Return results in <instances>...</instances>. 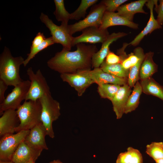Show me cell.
Instances as JSON below:
<instances>
[{
	"label": "cell",
	"mask_w": 163,
	"mask_h": 163,
	"mask_svg": "<svg viewBox=\"0 0 163 163\" xmlns=\"http://www.w3.org/2000/svg\"><path fill=\"white\" fill-rule=\"evenodd\" d=\"M76 46V50L73 51L63 48L47 61L48 66L60 74L91 69L92 56L98 51L96 46L81 43Z\"/></svg>",
	"instance_id": "1"
},
{
	"label": "cell",
	"mask_w": 163,
	"mask_h": 163,
	"mask_svg": "<svg viewBox=\"0 0 163 163\" xmlns=\"http://www.w3.org/2000/svg\"><path fill=\"white\" fill-rule=\"evenodd\" d=\"M24 60L21 56H13L8 48L5 47L0 56V79L8 86L14 87L21 83L23 80L20 68Z\"/></svg>",
	"instance_id": "2"
},
{
	"label": "cell",
	"mask_w": 163,
	"mask_h": 163,
	"mask_svg": "<svg viewBox=\"0 0 163 163\" xmlns=\"http://www.w3.org/2000/svg\"><path fill=\"white\" fill-rule=\"evenodd\" d=\"M42 107L39 100L25 101L16 110L20 123L15 132L30 130L42 123L41 117Z\"/></svg>",
	"instance_id": "3"
},
{
	"label": "cell",
	"mask_w": 163,
	"mask_h": 163,
	"mask_svg": "<svg viewBox=\"0 0 163 163\" xmlns=\"http://www.w3.org/2000/svg\"><path fill=\"white\" fill-rule=\"evenodd\" d=\"M39 100L42 107V123L46 129L47 135L53 138L55 136L52 124L61 114L60 104L53 98L51 94H46Z\"/></svg>",
	"instance_id": "4"
},
{
	"label": "cell",
	"mask_w": 163,
	"mask_h": 163,
	"mask_svg": "<svg viewBox=\"0 0 163 163\" xmlns=\"http://www.w3.org/2000/svg\"><path fill=\"white\" fill-rule=\"evenodd\" d=\"M105 11V6L102 1L98 4L92 6L88 14L83 19L74 24L68 25L67 29L69 34L72 36L75 33L81 31L87 27H99Z\"/></svg>",
	"instance_id": "5"
},
{
	"label": "cell",
	"mask_w": 163,
	"mask_h": 163,
	"mask_svg": "<svg viewBox=\"0 0 163 163\" xmlns=\"http://www.w3.org/2000/svg\"><path fill=\"white\" fill-rule=\"evenodd\" d=\"M27 72L30 84L25 101H36L46 94H51L50 88L40 69L35 73L32 68L30 67Z\"/></svg>",
	"instance_id": "6"
},
{
	"label": "cell",
	"mask_w": 163,
	"mask_h": 163,
	"mask_svg": "<svg viewBox=\"0 0 163 163\" xmlns=\"http://www.w3.org/2000/svg\"><path fill=\"white\" fill-rule=\"evenodd\" d=\"M40 18L49 29L55 43H59L62 45L63 48L70 51L72 47V42L73 37L68 31V24L61 23L60 26H58L43 13H41Z\"/></svg>",
	"instance_id": "7"
},
{
	"label": "cell",
	"mask_w": 163,
	"mask_h": 163,
	"mask_svg": "<svg viewBox=\"0 0 163 163\" xmlns=\"http://www.w3.org/2000/svg\"><path fill=\"white\" fill-rule=\"evenodd\" d=\"M30 131V130H22L15 134H7L1 137L0 161H11L14 152L21 143L24 140Z\"/></svg>",
	"instance_id": "8"
},
{
	"label": "cell",
	"mask_w": 163,
	"mask_h": 163,
	"mask_svg": "<svg viewBox=\"0 0 163 163\" xmlns=\"http://www.w3.org/2000/svg\"><path fill=\"white\" fill-rule=\"evenodd\" d=\"M30 84V80H23L14 87L3 101L0 104V115L5 110L12 109L17 110L21 105V103L26 99Z\"/></svg>",
	"instance_id": "9"
},
{
	"label": "cell",
	"mask_w": 163,
	"mask_h": 163,
	"mask_svg": "<svg viewBox=\"0 0 163 163\" xmlns=\"http://www.w3.org/2000/svg\"><path fill=\"white\" fill-rule=\"evenodd\" d=\"M91 69H85L70 73L60 74V77L64 82L75 88L79 96H82L86 89L94 83L91 75Z\"/></svg>",
	"instance_id": "10"
},
{
	"label": "cell",
	"mask_w": 163,
	"mask_h": 163,
	"mask_svg": "<svg viewBox=\"0 0 163 163\" xmlns=\"http://www.w3.org/2000/svg\"><path fill=\"white\" fill-rule=\"evenodd\" d=\"M80 35L74 37L72 46L79 43L95 44L103 43L109 35L107 29H102L99 27H91L86 28L82 31Z\"/></svg>",
	"instance_id": "11"
},
{
	"label": "cell",
	"mask_w": 163,
	"mask_h": 163,
	"mask_svg": "<svg viewBox=\"0 0 163 163\" xmlns=\"http://www.w3.org/2000/svg\"><path fill=\"white\" fill-rule=\"evenodd\" d=\"M42 150L31 147L24 141L14 152L11 161L15 163H25L30 161L35 163Z\"/></svg>",
	"instance_id": "12"
},
{
	"label": "cell",
	"mask_w": 163,
	"mask_h": 163,
	"mask_svg": "<svg viewBox=\"0 0 163 163\" xmlns=\"http://www.w3.org/2000/svg\"><path fill=\"white\" fill-rule=\"evenodd\" d=\"M127 35L122 32L113 33L109 34L103 43L100 49L93 55L92 59V68H99L110 51V46L114 42Z\"/></svg>",
	"instance_id": "13"
},
{
	"label": "cell",
	"mask_w": 163,
	"mask_h": 163,
	"mask_svg": "<svg viewBox=\"0 0 163 163\" xmlns=\"http://www.w3.org/2000/svg\"><path fill=\"white\" fill-rule=\"evenodd\" d=\"M47 135L46 129L42 123L38 124L30 130L24 140L31 147L38 149L48 150L45 140Z\"/></svg>",
	"instance_id": "14"
},
{
	"label": "cell",
	"mask_w": 163,
	"mask_h": 163,
	"mask_svg": "<svg viewBox=\"0 0 163 163\" xmlns=\"http://www.w3.org/2000/svg\"><path fill=\"white\" fill-rule=\"evenodd\" d=\"M20 123L16 110L9 109L5 111L0 118V137L9 134H14Z\"/></svg>",
	"instance_id": "15"
},
{
	"label": "cell",
	"mask_w": 163,
	"mask_h": 163,
	"mask_svg": "<svg viewBox=\"0 0 163 163\" xmlns=\"http://www.w3.org/2000/svg\"><path fill=\"white\" fill-rule=\"evenodd\" d=\"M131 88L128 84L121 86L111 101L117 119L121 118L124 113L127 99L132 91Z\"/></svg>",
	"instance_id": "16"
},
{
	"label": "cell",
	"mask_w": 163,
	"mask_h": 163,
	"mask_svg": "<svg viewBox=\"0 0 163 163\" xmlns=\"http://www.w3.org/2000/svg\"><path fill=\"white\" fill-rule=\"evenodd\" d=\"M154 4L155 0H148L145 3L146 5L149 9L150 12V16L148 22L144 29L128 43L129 45L133 46H137L145 36L156 29L162 28L161 26L158 24L154 16L153 9Z\"/></svg>",
	"instance_id": "17"
},
{
	"label": "cell",
	"mask_w": 163,
	"mask_h": 163,
	"mask_svg": "<svg viewBox=\"0 0 163 163\" xmlns=\"http://www.w3.org/2000/svg\"><path fill=\"white\" fill-rule=\"evenodd\" d=\"M122 25L133 29L138 28V24L118 14L117 13L105 11L104 14L102 23L99 28L107 29L112 26Z\"/></svg>",
	"instance_id": "18"
},
{
	"label": "cell",
	"mask_w": 163,
	"mask_h": 163,
	"mask_svg": "<svg viewBox=\"0 0 163 163\" xmlns=\"http://www.w3.org/2000/svg\"><path fill=\"white\" fill-rule=\"evenodd\" d=\"M90 73L94 83L98 85L109 84L122 86L127 84V78L117 77L105 72L100 67L94 68Z\"/></svg>",
	"instance_id": "19"
},
{
	"label": "cell",
	"mask_w": 163,
	"mask_h": 163,
	"mask_svg": "<svg viewBox=\"0 0 163 163\" xmlns=\"http://www.w3.org/2000/svg\"><path fill=\"white\" fill-rule=\"evenodd\" d=\"M148 0H139L121 5L117 9L119 15L133 21L135 14L137 13L148 14L143 9Z\"/></svg>",
	"instance_id": "20"
},
{
	"label": "cell",
	"mask_w": 163,
	"mask_h": 163,
	"mask_svg": "<svg viewBox=\"0 0 163 163\" xmlns=\"http://www.w3.org/2000/svg\"><path fill=\"white\" fill-rule=\"evenodd\" d=\"M154 53L150 51L145 53L141 66L139 79L142 80L152 77L158 71V66L153 61Z\"/></svg>",
	"instance_id": "21"
},
{
	"label": "cell",
	"mask_w": 163,
	"mask_h": 163,
	"mask_svg": "<svg viewBox=\"0 0 163 163\" xmlns=\"http://www.w3.org/2000/svg\"><path fill=\"white\" fill-rule=\"evenodd\" d=\"M139 83L142 92L158 97L163 101V86L153 78L150 77L140 80Z\"/></svg>",
	"instance_id": "22"
},
{
	"label": "cell",
	"mask_w": 163,
	"mask_h": 163,
	"mask_svg": "<svg viewBox=\"0 0 163 163\" xmlns=\"http://www.w3.org/2000/svg\"><path fill=\"white\" fill-rule=\"evenodd\" d=\"M116 163H143L142 156L139 150L129 147L118 155Z\"/></svg>",
	"instance_id": "23"
},
{
	"label": "cell",
	"mask_w": 163,
	"mask_h": 163,
	"mask_svg": "<svg viewBox=\"0 0 163 163\" xmlns=\"http://www.w3.org/2000/svg\"><path fill=\"white\" fill-rule=\"evenodd\" d=\"M142 92L141 85L138 81L134 86L132 92L128 98L125 108L124 113H130L138 107Z\"/></svg>",
	"instance_id": "24"
},
{
	"label": "cell",
	"mask_w": 163,
	"mask_h": 163,
	"mask_svg": "<svg viewBox=\"0 0 163 163\" xmlns=\"http://www.w3.org/2000/svg\"><path fill=\"white\" fill-rule=\"evenodd\" d=\"M100 68L107 73L117 77L128 79L129 70L125 69L120 63L108 65L104 61Z\"/></svg>",
	"instance_id": "25"
},
{
	"label": "cell",
	"mask_w": 163,
	"mask_h": 163,
	"mask_svg": "<svg viewBox=\"0 0 163 163\" xmlns=\"http://www.w3.org/2000/svg\"><path fill=\"white\" fill-rule=\"evenodd\" d=\"M55 5V10L54 12L56 19L58 21L61 23L68 24V22L70 19V13L66 10L63 0H54Z\"/></svg>",
	"instance_id": "26"
},
{
	"label": "cell",
	"mask_w": 163,
	"mask_h": 163,
	"mask_svg": "<svg viewBox=\"0 0 163 163\" xmlns=\"http://www.w3.org/2000/svg\"><path fill=\"white\" fill-rule=\"evenodd\" d=\"M145 54L142 49L139 56V59L137 63L129 69L127 84L131 88L133 87L139 79V73L141 65L144 59Z\"/></svg>",
	"instance_id": "27"
},
{
	"label": "cell",
	"mask_w": 163,
	"mask_h": 163,
	"mask_svg": "<svg viewBox=\"0 0 163 163\" xmlns=\"http://www.w3.org/2000/svg\"><path fill=\"white\" fill-rule=\"evenodd\" d=\"M98 1V0H82L78 8L70 13V19L78 20L82 18H84L88 8L96 4Z\"/></svg>",
	"instance_id": "28"
},
{
	"label": "cell",
	"mask_w": 163,
	"mask_h": 163,
	"mask_svg": "<svg viewBox=\"0 0 163 163\" xmlns=\"http://www.w3.org/2000/svg\"><path fill=\"white\" fill-rule=\"evenodd\" d=\"M121 86L113 84H104L98 85L97 92L101 98L110 101Z\"/></svg>",
	"instance_id": "29"
},
{
	"label": "cell",
	"mask_w": 163,
	"mask_h": 163,
	"mask_svg": "<svg viewBox=\"0 0 163 163\" xmlns=\"http://www.w3.org/2000/svg\"><path fill=\"white\" fill-rule=\"evenodd\" d=\"M146 147L145 152L154 160L163 158L162 142H152Z\"/></svg>",
	"instance_id": "30"
},
{
	"label": "cell",
	"mask_w": 163,
	"mask_h": 163,
	"mask_svg": "<svg viewBox=\"0 0 163 163\" xmlns=\"http://www.w3.org/2000/svg\"><path fill=\"white\" fill-rule=\"evenodd\" d=\"M55 43L51 37L46 38L40 44L37 46L30 49V53L27 54V58L24 59L23 65L25 67L30 61L39 52Z\"/></svg>",
	"instance_id": "31"
},
{
	"label": "cell",
	"mask_w": 163,
	"mask_h": 163,
	"mask_svg": "<svg viewBox=\"0 0 163 163\" xmlns=\"http://www.w3.org/2000/svg\"><path fill=\"white\" fill-rule=\"evenodd\" d=\"M142 49L140 47L136 48L133 53H131L122 60L121 64L125 69L129 70L137 63L139 59L140 54Z\"/></svg>",
	"instance_id": "32"
},
{
	"label": "cell",
	"mask_w": 163,
	"mask_h": 163,
	"mask_svg": "<svg viewBox=\"0 0 163 163\" xmlns=\"http://www.w3.org/2000/svg\"><path fill=\"white\" fill-rule=\"evenodd\" d=\"M127 0H102L107 11L115 12L122 4Z\"/></svg>",
	"instance_id": "33"
},
{
	"label": "cell",
	"mask_w": 163,
	"mask_h": 163,
	"mask_svg": "<svg viewBox=\"0 0 163 163\" xmlns=\"http://www.w3.org/2000/svg\"><path fill=\"white\" fill-rule=\"evenodd\" d=\"M158 0H155V9L158 14L156 19L158 24L161 25H163V0L159 1V4H157Z\"/></svg>",
	"instance_id": "34"
},
{
	"label": "cell",
	"mask_w": 163,
	"mask_h": 163,
	"mask_svg": "<svg viewBox=\"0 0 163 163\" xmlns=\"http://www.w3.org/2000/svg\"><path fill=\"white\" fill-rule=\"evenodd\" d=\"M104 61L107 64L112 65L121 63V59L120 56L110 50Z\"/></svg>",
	"instance_id": "35"
},
{
	"label": "cell",
	"mask_w": 163,
	"mask_h": 163,
	"mask_svg": "<svg viewBox=\"0 0 163 163\" xmlns=\"http://www.w3.org/2000/svg\"><path fill=\"white\" fill-rule=\"evenodd\" d=\"M46 39L43 33L38 32L32 42L30 48L35 47L42 43Z\"/></svg>",
	"instance_id": "36"
},
{
	"label": "cell",
	"mask_w": 163,
	"mask_h": 163,
	"mask_svg": "<svg viewBox=\"0 0 163 163\" xmlns=\"http://www.w3.org/2000/svg\"><path fill=\"white\" fill-rule=\"evenodd\" d=\"M8 86L3 80L0 79V104L4 100L5 94Z\"/></svg>",
	"instance_id": "37"
},
{
	"label": "cell",
	"mask_w": 163,
	"mask_h": 163,
	"mask_svg": "<svg viewBox=\"0 0 163 163\" xmlns=\"http://www.w3.org/2000/svg\"><path fill=\"white\" fill-rule=\"evenodd\" d=\"M156 163H163V158L155 160Z\"/></svg>",
	"instance_id": "38"
},
{
	"label": "cell",
	"mask_w": 163,
	"mask_h": 163,
	"mask_svg": "<svg viewBox=\"0 0 163 163\" xmlns=\"http://www.w3.org/2000/svg\"><path fill=\"white\" fill-rule=\"evenodd\" d=\"M50 163H62L59 160H53V161L50 162Z\"/></svg>",
	"instance_id": "39"
},
{
	"label": "cell",
	"mask_w": 163,
	"mask_h": 163,
	"mask_svg": "<svg viewBox=\"0 0 163 163\" xmlns=\"http://www.w3.org/2000/svg\"><path fill=\"white\" fill-rule=\"evenodd\" d=\"M0 163H15L12 161H0Z\"/></svg>",
	"instance_id": "40"
},
{
	"label": "cell",
	"mask_w": 163,
	"mask_h": 163,
	"mask_svg": "<svg viewBox=\"0 0 163 163\" xmlns=\"http://www.w3.org/2000/svg\"><path fill=\"white\" fill-rule=\"evenodd\" d=\"M25 163H34L32 161H29V162H26Z\"/></svg>",
	"instance_id": "41"
}]
</instances>
